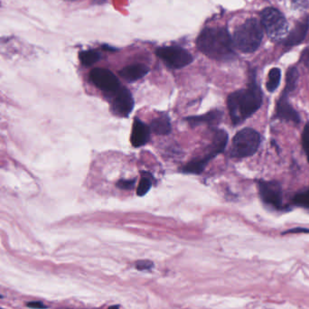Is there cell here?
Segmentation results:
<instances>
[{
	"instance_id": "obj_1",
	"label": "cell",
	"mask_w": 309,
	"mask_h": 309,
	"mask_svg": "<svg viewBox=\"0 0 309 309\" xmlns=\"http://www.w3.org/2000/svg\"><path fill=\"white\" fill-rule=\"evenodd\" d=\"M262 91L252 76L249 86L230 94L227 100L231 121L238 125L249 119L261 107Z\"/></svg>"
},
{
	"instance_id": "obj_2",
	"label": "cell",
	"mask_w": 309,
	"mask_h": 309,
	"mask_svg": "<svg viewBox=\"0 0 309 309\" xmlns=\"http://www.w3.org/2000/svg\"><path fill=\"white\" fill-rule=\"evenodd\" d=\"M196 47L213 60L229 61L234 57L232 38L226 28H204L196 40Z\"/></svg>"
},
{
	"instance_id": "obj_3",
	"label": "cell",
	"mask_w": 309,
	"mask_h": 309,
	"mask_svg": "<svg viewBox=\"0 0 309 309\" xmlns=\"http://www.w3.org/2000/svg\"><path fill=\"white\" fill-rule=\"evenodd\" d=\"M262 28L261 24L257 19H248L233 34V47L245 54L256 51L262 41Z\"/></svg>"
},
{
	"instance_id": "obj_4",
	"label": "cell",
	"mask_w": 309,
	"mask_h": 309,
	"mask_svg": "<svg viewBox=\"0 0 309 309\" xmlns=\"http://www.w3.org/2000/svg\"><path fill=\"white\" fill-rule=\"evenodd\" d=\"M260 141V135L255 129H241L232 139L230 155L236 158L251 157L258 151Z\"/></svg>"
},
{
	"instance_id": "obj_5",
	"label": "cell",
	"mask_w": 309,
	"mask_h": 309,
	"mask_svg": "<svg viewBox=\"0 0 309 309\" xmlns=\"http://www.w3.org/2000/svg\"><path fill=\"white\" fill-rule=\"evenodd\" d=\"M227 142H228V134L226 132L221 129L216 130L212 145L209 147V149L204 157L189 162L188 164H186L181 168V171L186 174H194V175L201 174L207 165L208 162L213 157H216L217 155L224 151V149L226 148Z\"/></svg>"
},
{
	"instance_id": "obj_6",
	"label": "cell",
	"mask_w": 309,
	"mask_h": 309,
	"mask_svg": "<svg viewBox=\"0 0 309 309\" xmlns=\"http://www.w3.org/2000/svg\"><path fill=\"white\" fill-rule=\"evenodd\" d=\"M260 24L273 41H280L286 37L288 25L286 18L276 9L268 8L263 10L260 14Z\"/></svg>"
},
{
	"instance_id": "obj_7",
	"label": "cell",
	"mask_w": 309,
	"mask_h": 309,
	"mask_svg": "<svg viewBox=\"0 0 309 309\" xmlns=\"http://www.w3.org/2000/svg\"><path fill=\"white\" fill-rule=\"evenodd\" d=\"M156 54L170 69L184 68L194 60L189 52L179 47H160Z\"/></svg>"
},
{
	"instance_id": "obj_8",
	"label": "cell",
	"mask_w": 309,
	"mask_h": 309,
	"mask_svg": "<svg viewBox=\"0 0 309 309\" xmlns=\"http://www.w3.org/2000/svg\"><path fill=\"white\" fill-rule=\"evenodd\" d=\"M258 194L262 202L273 208H282L281 185L277 181H258Z\"/></svg>"
},
{
	"instance_id": "obj_9",
	"label": "cell",
	"mask_w": 309,
	"mask_h": 309,
	"mask_svg": "<svg viewBox=\"0 0 309 309\" xmlns=\"http://www.w3.org/2000/svg\"><path fill=\"white\" fill-rule=\"evenodd\" d=\"M90 79L96 87L105 93H115L120 87L119 80L110 70L103 68L93 69L90 74Z\"/></svg>"
},
{
	"instance_id": "obj_10",
	"label": "cell",
	"mask_w": 309,
	"mask_h": 309,
	"mask_svg": "<svg viewBox=\"0 0 309 309\" xmlns=\"http://www.w3.org/2000/svg\"><path fill=\"white\" fill-rule=\"evenodd\" d=\"M113 94L111 109L116 115L128 117L134 107V100L127 88L120 86Z\"/></svg>"
},
{
	"instance_id": "obj_11",
	"label": "cell",
	"mask_w": 309,
	"mask_h": 309,
	"mask_svg": "<svg viewBox=\"0 0 309 309\" xmlns=\"http://www.w3.org/2000/svg\"><path fill=\"white\" fill-rule=\"evenodd\" d=\"M289 94L290 93H287L286 91H283L277 102L275 118L287 122H293L295 124H299L301 121L299 113L291 106L290 103L288 102Z\"/></svg>"
},
{
	"instance_id": "obj_12",
	"label": "cell",
	"mask_w": 309,
	"mask_h": 309,
	"mask_svg": "<svg viewBox=\"0 0 309 309\" xmlns=\"http://www.w3.org/2000/svg\"><path fill=\"white\" fill-rule=\"evenodd\" d=\"M149 139H150V128L138 118H136L130 137L132 146L135 148L142 147L148 143Z\"/></svg>"
},
{
	"instance_id": "obj_13",
	"label": "cell",
	"mask_w": 309,
	"mask_h": 309,
	"mask_svg": "<svg viewBox=\"0 0 309 309\" xmlns=\"http://www.w3.org/2000/svg\"><path fill=\"white\" fill-rule=\"evenodd\" d=\"M309 28V18L305 17L295 24V28L286 37L285 45L287 47H294L299 45L303 41L307 34Z\"/></svg>"
},
{
	"instance_id": "obj_14",
	"label": "cell",
	"mask_w": 309,
	"mask_h": 309,
	"mask_svg": "<svg viewBox=\"0 0 309 309\" xmlns=\"http://www.w3.org/2000/svg\"><path fill=\"white\" fill-rule=\"evenodd\" d=\"M149 72L148 66L144 65H132L126 66L123 69L120 70V76L127 82L132 83L139 79L143 78L146 74Z\"/></svg>"
},
{
	"instance_id": "obj_15",
	"label": "cell",
	"mask_w": 309,
	"mask_h": 309,
	"mask_svg": "<svg viewBox=\"0 0 309 309\" xmlns=\"http://www.w3.org/2000/svg\"><path fill=\"white\" fill-rule=\"evenodd\" d=\"M222 113L221 111H212L208 112L204 115L194 116V117H188L185 118V120L192 126H197L203 123L207 124H214L221 120Z\"/></svg>"
},
{
	"instance_id": "obj_16",
	"label": "cell",
	"mask_w": 309,
	"mask_h": 309,
	"mask_svg": "<svg viewBox=\"0 0 309 309\" xmlns=\"http://www.w3.org/2000/svg\"><path fill=\"white\" fill-rule=\"evenodd\" d=\"M150 129L157 135H167L171 132V124L168 117L161 116L154 119L150 124Z\"/></svg>"
},
{
	"instance_id": "obj_17",
	"label": "cell",
	"mask_w": 309,
	"mask_h": 309,
	"mask_svg": "<svg viewBox=\"0 0 309 309\" xmlns=\"http://www.w3.org/2000/svg\"><path fill=\"white\" fill-rule=\"evenodd\" d=\"M299 74L298 71L295 66H292L289 69L287 70L286 75V85L284 88V91L287 93H291L297 86Z\"/></svg>"
},
{
	"instance_id": "obj_18",
	"label": "cell",
	"mask_w": 309,
	"mask_h": 309,
	"mask_svg": "<svg viewBox=\"0 0 309 309\" xmlns=\"http://www.w3.org/2000/svg\"><path fill=\"white\" fill-rule=\"evenodd\" d=\"M281 78V71L278 68H272L269 71L268 75V82L266 83V87L269 93H273L277 90L280 83Z\"/></svg>"
},
{
	"instance_id": "obj_19",
	"label": "cell",
	"mask_w": 309,
	"mask_h": 309,
	"mask_svg": "<svg viewBox=\"0 0 309 309\" xmlns=\"http://www.w3.org/2000/svg\"><path fill=\"white\" fill-rule=\"evenodd\" d=\"M79 59L84 66H91L101 59V55L94 50H87L79 54Z\"/></svg>"
},
{
	"instance_id": "obj_20",
	"label": "cell",
	"mask_w": 309,
	"mask_h": 309,
	"mask_svg": "<svg viewBox=\"0 0 309 309\" xmlns=\"http://www.w3.org/2000/svg\"><path fill=\"white\" fill-rule=\"evenodd\" d=\"M292 201L296 206L309 209V188L295 194Z\"/></svg>"
},
{
	"instance_id": "obj_21",
	"label": "cell",
	"mask_w": 309,
	"mask_h": 309,
	"mask_svg": "<svg viewBox=\"0 0 309 309\" xmlns=\"http://www.w3.org/2000/svg\"><path fill=\"white\" fill-rule=\"evenodd\" d=\"M152 186V181L149 176H143L142 179L139 182L138 189H137V194L139 196H143L146 194H148V191L150 190Z\"/></svg>"
},
{
	"instance_id": "obj_22",
	"label": "cell",
	"mask_w": 309,
	"mask_h": 309,
	"mask_svg": "<svg viewBox=\"0 0 309 309\" xmlns=\"http://www.w3.org/2000/svg\"><path fill=\"white\" fill-rule=\"evenodd\" d=\"M302 147L309 163V122L305 124L302 132Z\"/></svg>"
},
{
	"instance_id": "obj_23",
	"label": "cell",
	"mask_w": 309,
	"mask_h": 309,
	"mask_svg": "<svg viewBox=\"0 0 309 309\" xmlns=\"http://www.w3.org/2000/svg\"><path fill=\"white\" fill-rule=\"evenodd\" d=\"M135 268L139 271H147L154 268V263L149 259H140L135 263Z\"/></svg>"
},
{
	"instance_id": "obj_24",
	"label": "cell",
	"mask_w": 309,
	"mask_h": 309,
	"mask_svg": "<svg viewBox=\"0 0 309 309\" xmlns=\"http://www.w3.org/2000/svg\"><path fill=\"white\" fill-rule=\"evenodd\" d=\"M308 0H292L291 6L292 9L296 11H304L308 8Z\"/></svg>"
},
{
	"instance_id": "obj_25",
	"label": "cell",
	"mask_w": 309,
	"mask_h": 309,
	"mask_svg": "<svg viewBox=\"0 0 309 309\" xmlns=\"http://www.w3.org/2000/svg\"><path fill=\"white\" fill-rule=\"evenodd\" d=\"M135 179H130V180H126L122 179L117 183V186L122 190H131L134 187Z\"/></svg>"
},
{
	"instance_id": "obj_26",
	"label": "cell",
	"mask_w": 309,
	"mask_h": 309,
	"mask_svg": "<svg viewBox=\"0 0 309 309\" xmlns=\"http://www.w3.org/2000/svg\"><path fill=\"white\" fill-rule=\"evenodd\" d=\"M26 305L32 309H47L48 306L47 304H44L42 301H30L28 302Z\"/></svg>"
},
{
	"instance_id": "obj_27",
	"label": "cell",
	"mask_w": 309,
	"mask_h": 309,
	"mask_svg": "<svg viewBox=\"0 0 309 309\" xmlns=\"http://www.w3.org/2000/svg\"><path fill=\"white\" fill-rule=\"evenodd\" d=\"M298 232H306V233H309V229L295 228V229H291V230L285 231V232H283L282 234H286V233H298Z\"/></svg>"
},
{
	"instance_id": "obj_28",
	"label": "cell",
	"mask_w": 309,
	"mask_h": 309,
	"mask_svg": "<svg viewBox=\"0 0 309 309\" xmlns=\"http://www.w3.org/2000/svg\"><path fill=\"white\" fill-rule=\"evenodd\" d=\"M301 60L304 62V63H309V47L305 48L304 52L302 53V56H301Z\"/></svg>"
},
{
	"instance_id": "obj_29",
	"label": "cell",
	"mask_w": 309,
	"mask_h": 309,
	"mask_svg": "<svg viewBox=\"0 0 309 309\" xmlns=\"http://www.w3.org/2000/svg\"><path fill=\"white\" fill-rule=\"evenodd\" d=\"M108 309H120V305L119 304H114V305H111Z\"/></svg>"
},
{
	"instance_id": "obj_30",
	"label": "cell",
	"mask_w": 309,
	"mask_h": 309,
	"mask_svg": "<svg viewBox=\"0 0 309 309\" xmlns=\"http://www.w3.org/2000/svg\"><path fill=\"white\" fill-rule=\"evenodd\" d=\"M4 297H5V296H4V295H0V299H2V298H4Z\"/></svg>"
},
{
	"instance_id": "obj_31",
	"label": "cell",
	"mask_w": 309,
	"mask_h": 309,
	"mask_svg": "<svg viewBox=\"0 0 309 309\" xmlns=\"http://www.w3.org/2000/svg\"><path fill=\"white\" fill-rule=\"evenodd\" d=\"M0 309H4V308H2V307H0Z\"/></svg>"
}]
</instances>
